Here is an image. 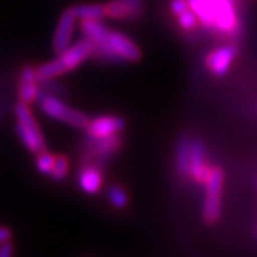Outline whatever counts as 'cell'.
<instances>
[{
    "label": "cell",
    "mask_w": 257,
    "mask_h": 257,
    "mask_svg": "<svg viewBox=\"0 0 257 257\" xmlns=\"http://www.w3.org/2000/svg\"><path fill=\"white\" fill-rule=\"evenodd\" d=\"M177 20H179V25L184 29V30H193L197 25V16L193 13L190 8L187 10H184L183 13H180L177 16Z\"/></svg>",
    "instance_id": "obj_21"
},
{
    "label": "cell",
    "mask_w": 257,
    "mask_h": 257,
    "mask_svg": "<svg viewBox=\"0 0 257 257\" xmlns=\"http://www.w3.org/2000/svg\"><path fill=\"white\" fill-rule=\"evenodd\" d=\"M15 114L18 119L16 132H18L19 139L22 140L25 147L35 155L43 152L46 149V142H45L42 130L37 126L35 116L28 107V104L23 101H19L15 106Z\"/></svg>",
    "instance_id": "obj_2"
},
{
    "label": "cell",
    "mask_w": 257,
    "mask_h": 257,
    "mask_svg": "<svg viewBox=\"0 0 257 257\" xmlns=\"http://www.w3.org/2000/svg\"><path fill=\"white\" fill-rule=\"evenodd\" d=\"M210 169L204 165V147L200 140H193L190 145V170L189 175L197 183L206 184L209 176H210Z\"/></svg>",
    "instance_id": "obj_10"
},
{
    "label": "cell",
    "mask_w": 257,
    "mask_h": 257,
    "mask_svg": "<svg viewBox=\"0 0 257 257\" xmlns=\"http://www.w3.org/2000/svg\"><path fill=\"white\" fill-rule=\"evenodd\" d=\"M80 28H82L83 33L86 35V37H89L90 40H93V43H104L107 40L109 32H110L97 19L82 20Z\"/></svg>",
    "instance_id": "obj_15"
},
{
    "label": "cell",
    "mask_w": 257,
    "mask_h": 257,
    "mask_svg": "<svg viewBox=\"0 0 257 257\" xmlns=\"http://www.w3.org/2000/svg\"><path fill=\"white\" fill-rule=\"evenodd\" d=\"M124 128V120L117 116H100L96 119L89 120L86 132L87 136L96 139H103L119 135L120 132Z\"/></svg>",
    "instance_id": "obj_7"
},
{
    "label": "cell",
    "mask_w": 257,
    "mask_h": 257,
    "mask_svg": "<svg viewBox=\"0 0 257 257\" xmlns=\"http://www.w3.org/2000/svg\"><path fill=\"white\" fill-rule=\"evenodd\" d=\"M236 57V47L226 46L214 50L207 56V69L216 76H224L229 72L233 59Z\"/></svg>",
    "instance_id": "obj_11"
},
{
    "label": "cell",
    "mask_w": 257,
    "mask_h": 257,
    "mask_svg": "<svg viewBox=\"0 0 257 257\" xmlns=\"http://www.w3.org/2000/svg\"><path fill=\"white\" fill-rule=\"evenodd\" d=\"M13 254V244L9 241L0 243V257H9Z\"/></svg>",
    "instance_id": "obj_23"
},
{
    "label": "cell",
    "mask_w": 257,
    "mask_h": 257,
    "mask_svg": "<svg viewBox=\"0 0 257 257\" xmlns=\"http://www.w3.org/2000/svg\"><path fill=\"white\" fill-rule=\"evenodd\" d=\"M76 19L86 20V19H97L100 20L106 15V6L103 5H77L72 8Z\"/></svg>",
    "instance_id": "obj_17"
},
{
    "label": "cell",
    "mask_w": 257,
    "mask_h": 257,
    "mask_svg": "<svg viewBox=\"0 0 257 257\" xmlns=\"http://www.w3.org/2000/svg\"><path fill=\"white\" fill-rule=\"evenodd\" d=\"M223 170L219 167L211 169L210 176L206 182V200H204V206H203V217L206 223H214L219 219L220 214V194L221 189H223Z\"/></svg>",
    "instance_id": "obj_4"
},
{
    "label": "cell",
    "mask_w": 257,
    "mask_h": 257,
    "mask_svg": "<svg viewBox=\"0 0 257 257\" xmlns=\"http://www.w3.org/2000/svg\"><path fill=\"white\" fill-rule=\"evenodd\" d=\"M170 9H172V13H173L175 16H179L180 13H183L184 10L189 9L187 0H172Z\"/></svg>",
    "instance_id": "obj_22"
},
{
    "label": "cell",
    "mask_w": 257,
    "mask_h": 257,
    "mask_svg": "<svg viewBox=\"0 0 257 257\" xmlns=\"http://www.w3.org/2000/svg\"><path fill=\"white\" fill-rule=\"evenodd\" d=\"M106 6V15L116 20H127L139 18L142 10H139L130 0H110Z\"/></svg>",
    "instance_id": "obj_13"
},
{
    "label": "cell",
    "mask_w": 257,
    "mask_h": 257,
    "mask_svg": "<svg viewBox=\"0 0 257 257\" xmlns=\"http://www.w3.org/2000/svg\"><path fill=\"white\" fill-rule=\"evenodd\" d=\"M209 3L216 18V29L230 36L237 35L240 26L234 9L236 0H209Z\"/></svg>",
    "instance_id": "obj_5"
},
{
    "label": "cell",
    "mask_w": 257,
    "mask_h": 257,
    "mask_svg": "<svg viewBox=\"0 0 257 257\" xmlns=\"http://www.w3.org/2000/svg\"><path fill=\"white\" fill-rule=\"evenodd\" d=\"M39 103H40V107H42L43 113H46L47 116H50L52 119L64 121V123L74 126V127L86 128L89 120H90L86 114L66 106L63 101L59 100L53 94L40 92Z\"/></svg>",
    "instance_id": "obj_3"
},
{
    "label": "cell",
    "mask_w": 257,
    "mask_h": 257,
    "mask_svg": "<svg viewBox=\"0 0 257 257\" xmlns=\"http://www.w3.org/2000/svg\"><path fill=\"white\" fill-rule=\"evenodd\" d=\"M55 155H52V153H49L46 150H43V152H40V153H37L36 157V167L37 170L40 172V173H43V175H49L50 173V170H52V167L55 165Z\"/></svg>",
    "instance_id": "obj_20"
},
{
    "label": "cell",
    "mask_w": 257,
    "mask_h": 257,
    "mask_svg": "<svg viewBox=\"0 0 257 257\" xmlns=\"http://www.w3.org/2000/svg\"><path fill=\"white\" fill-rule=\"evenodd\" d=\"M69 173V159L63 155H59L55 159V165L50 170V179L55 182H62L66 179V176Z\"/></svg>",
    "instance_id": "obj_18"
},
{
    "label": "cell",
    "mask_w": 257,
    "mask_h": 257,
    "mask_svg": "<svg viewBox=\"0 0 257 257\" xmlns=\"http://www.w3.org/2000/svg\"><path fill=\"white\" fill-rule=\"evenodd\" d=\"M187 5L204 28L216 29V18L209 0H187Z\"/></svg>",
    "instance_id": "obj_14"
},
{
    "label": "cell",
    "mask_w": 257,
    "mask_h": 257,
    "mask_svg": "<svg viewBox=\"0 0 257 257\" xmlns=\"http://www.w3.org/2000/svg\"><path fill=\"white\" fill-rule=\"evenodd\" d=\"M93 50H94V43L89 37L79 40L74 46L69 47L63 53H60L57 59L36 67L39 82L50 80L57 76H62L66 72L73 70L79 64L83 63L89 56L93 55Z\"/></svg>",
    "instance_id": "obj_1"
},
{
    "label": "cell",
    "mask_w": 257,
    "mask_h": 257,
    "mask_svg": "<svg viewBox=\"0 0 257 257\" xmlns=\"http://www.w3.org/2000/svg\"><path fill=\"white\" fill-rule=\"evenodd\" d=\"M109 202L116 209H124L127 206V194L120 186H111L107 193Z\"/></svg>",
    "instance_id": "obj_19"
},
{
    "label": "cell",
    "mask_w": 257,
    "mask_h": 257,
    "mask_svg": "<svg viewBox=\"0 0 257 257\" xmlns=\"http://www.w3.org/2000/svg\"><path fill=\"white\" fill-rule=\"evenodd\" d=\"M190 145L192 142L183 136L179 140L176 150V167L180 176H187L190 170Z\"/></svg>",
    "instance_id": "obj_16"
},
{
    "label": "cell",
    "mask_w": 257,
    "mask_h": 257,
    "mask_svg": "<svg viewBox=\"0 0 257 257\" xmlns=\"http://www.w3.org/2000/svg\"><path fill=\"white\" fill-rule=\"evenodd\" d=\"M37 69L32 64H26L19 76L18 96L20 101L30 104L40 97V87L37 86Z\"/></svg>",
    "instance_id": "obj_6"
},
{
    "label": "cell",
    "mask_w": 257,
    "mask_h": 257,
    "mask_svg": "<svg viewBox=\"0 0 257 257\" xmlns=\"http://www.w3.org/2000/svg\"><path fill=\"white\" fill-rule=\"evenodd\" d=\"M74 22H76V16H74L72 8L64 10L60 16L59 23H57V29H56L55 37H53V49L57 55L63 53L64 50H67L70 47Z\"/></svg>",
    "instance_id": "obj_8"
},
{
    "label": "cell",
    "mask_w": 257,
    "mask_h": 257,
    "mask_svg": "<svg viewBox=\"0 0 257 257\" xmlns=\"http://www.w3.org/2000/svg\"><path fill=\"white\" fill-rule=\"evenodd\" d=\"M111 50L119 56L120 59L124 62H138L140 59V49H139L127 36L121 35L119 32H109L107 40L104 42Z\"/></svg>",
    "instance_id": "obj_9"
},
{
    "label": "cell",
    "mask_w": 257,
    "mask_h": 257,
    "mask_svg": "<svg viewBox=\"0 0 257 257\" xmlns=\"http://www.w3.org/2000/svg\"><path fill=\"white\" fill-rule=\"evenodd\" d=\"M103 177H101V169L96 165H83L80 175H79V184L83 192L94 194L100 190Z\"/></svg>",
    "instance_id": "obj_12"
},
{
    "label": "cell",
    "mask_w": 257,
    "mask_h": 257,
    "mask_svg": "<svg viewBox=\"0 0 257 257\" xmlns=\"http://www.w3.org/2000/svg\"><path fill=\"white\" fill-rule=\"evenodd\" d=\"M10 237H12V231L8 227H2L0 226V243L9 241Z\"/></svg>",
    "instance_id": "obj_24"
}]
</instances>
